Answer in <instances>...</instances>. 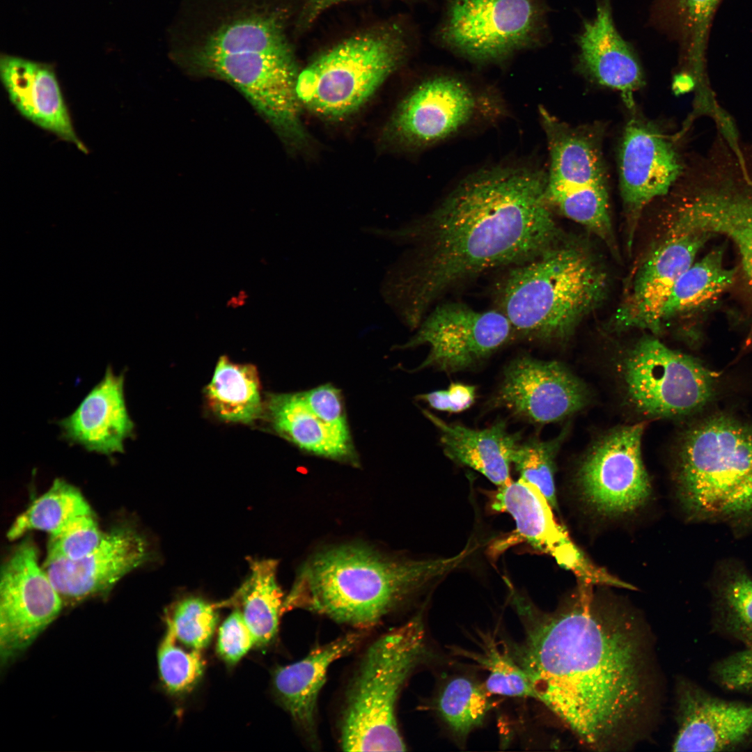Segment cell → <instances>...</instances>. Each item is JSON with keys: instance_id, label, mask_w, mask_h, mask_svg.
I'll return each instance as SVG.
<instances>
[{"instance_id": "obj_1", "label": "cell", "mask_w": 752, "mask_h": 752, "mask_svg": "<svg viewBox=\"0 0 752 752\" xmlns=\"http://www.w3.org/2000/svg\"><path fill=\"white\" fill-rule=\"evenodd\" d=\"M580 588L528 631L520 664L535 698L586 746L625 749L652 719L659 680L651 636L636 615Z\"/></svg>"}, {"instance_id": "obj_2", "label": "cell", "mask_w": 752, "mask_h": 752, "mask_svg": "<svg viewBox=\"0 0 752 752\" xmlns=\"http://www.w3.org/2000/svg\"><path fill=\"white\" fill-rule=\"evenodd\" d=\"M547 174L495 166L462 179L423 227L415 318L437 298L483 273L528 261L559 242Z\"/></svg>"}, {"instance_id": "obj_3", "label": "cell", "mask_w": 752, "mask_h": 752, "mask_svg": "<svg viewBox=\"0 0 752 752\" xmlns=\"http://www.w3.org/2000/svg\"><path fill=\"white\" fill-rule=\"evenodd\" d=\"M469 547L444 558L386 556L343 545L317 553L299 569L284 609L304 608L356 627L374 625L469 557Z\"/></svg>"}, {"instance_id": "obj_4", "label": "cell", "mask_w": 752, "mask_h": 752, "mask_svg": "<svg viewBox=\"0 0 752 752\" xmlns=\"http://www.w3.org/2000/svg\"><path fill=\"white\" fill-rule=\"evenodd\" d=\"M606 274L584 251L559 242L510 267L498 288V308L514 334L563 340L603 300Z\"/></svg>"}, {"instance_id": "obj_5", "label": "cell", "mask_w": 752, "mask_h": 752, "mask_svg": "<svg viewBox=\"0 0 752 752\" xmlns=\"http://www.w3.org/2000/svg\"><path fill=\"white\" fill-rule=\"evenodd\" d=\"M204 4L173 42V57L189 72L220 79L236 70L295 61L285 12L269 0Z\"/></svg>"}, {"instance_id": "obj_6", "label": "cell", "mask_w": 752, "mask_h": 752, "mask_svg": "<svg viewBox=\"0 0 752 752\" xmlns=\"http://www.w3.org/2000/svg\"><path fill=\"white\" fill-rule=\"evenodd\" d=\"M677 485L692 517L751 522L752 427L717 416L691 428L680 448Z\"/></svg>"}, {"instance_id": "obj_7", "label": "cell", "mask_w": 752, "mask_h": 752, "mask_svg": "<svg viewBox=\"0 0 752 752\" xmlns=\"http://www.w3.org/2000/svg\"><path fill=\"white\" fill-rule=\"evenodd\" d=\"M427 652L423 613L389 631L366 650L347 691L340 726L347 751H404L395 706L407 677Z\"/></svg>"}, {"instance_id": "obj_8", "label": "cell", "mask_w": 752, "mask_h": 752, "mask_svg": "<svg viewBox=\"0 0 752 752\" xmlns=\"http://www.w3.org/2000/svg\"><path fill=\"white\" fill-rule=\"evenodd\" d=\"M407 42L393 26L352 36L324 52L298 75L301 106L327 118L352 114L365 104L405 58Z\"/></svg>"}, {"instance_id": "obj_9", "label": "cell", "mask_w": 752, "mask_h": 752, "mask_svg": "<svg viewBox=\"0 0 752 752\" xmlns=\"http://www.w3.org/2000/svg\"><path fill=\"white\" fill-rule=\"evenodd\" d=\"M546 17L544 0H446L435 36L469 61L497 63L542 45Z\"/></svg>"}, {"instance_id": "obj_10", "label": "cell", "mask_w": 752, "mask_h": 752, "mask_svg": "<svg viewBox=\"0 0 752 752\" xmlns=\"http://www.w3.org/2000/svg\"><path fill=\"white\" fill-rule=\"evenodd\" d=\"M540 113L549 150L546 194L549 204L603 240H611L607 177L596 134Z\"/></svg>"}, {"instance_id": "obj_11", "label": "cell", "mask_w": 752, "mask_h": 752, "mask_svg": "<svg viewBox=\"0 0 752 752\" xmlns=\"http://www.w3.org/2000/svg\"><path fill=\"white\" fill-rule=\"evenodd\" d=\"M622 375L629 400L650 416L690 414L706 404L714 391L705 367L652 337L641 339L627 354Z\"/></svg>"}, {"instance_id": "obj_12", "label": "cell", "mask_w": 752, "mask_h": 752, "mask_svg": "<svg viewBox=\"0 0 752 752\" xmlns=\"http://www.w3.org/2000/svg\"><path fill=\"white\" fill-rule=\"evenodd\" d=\"M0 657L6 662L29 646L60 613L63 602L25 539L7 558L0 578Z\"/></svg>"}, {"instance_id": "obj_13", "label": "cell", "mask_w": 752, "mask_h": 752, "mask_svg": "<svg viewBox=\"0 0 752 752\" xmlns=\"http://www.w3.org/2000/svg\"><path fill=\"white\" fill-rule=\"evenodd\" d=\"M513 335L508 319L500 310L480 311L448 302L433 310L405 347L430 345L429 354L417 370L434 368L454 373L485 361Z\"/></svg>"}, {"instance_id": "obj_14", "label": "cell", "mask_w": 752, "mask_h": 752, "mask_svg": "<svg viewBox=\"0 0 752 752\" xmlns=\"http://www.w3.org/2000/svg\"><path fill=\"white\" fill-rule=\"evenodd\" d=\"M643 423L613 430L588 453L578 471L585 500L605 515H620L643 505L651 492L641 455Z\"/></svg>"}, {"instance_id": "obj_15", "label": "cell", "mask_w": 752, "mask_h": 752, "mask_svg": "<svg viewBox=\"0 0 752 752\" xmlns=\"http://www.w3.org/2000/svg\"><path fill=\"white\" fill-rule=\"evenodd\" d=\"M490 508L513 518L515 530L510 535L509 542L522 541L534 550L551 556L583 583L634 589L596 565L584 554L566 528L557 522L543 494L533 484L519 478L498 487L490 498Z\"/></svg>"}, {"instance_id": "obj_16", "label": "cell", "mask_w": 752, "mask_h": 752, "mask_svg": "<svg viewBox=\"0 0 752 752\" xmlns=\"http://www.w3.org/2000/svg\"><path fill=\"white\" fill-rule=\"evenodd\" d=\"M468 82L441 74L422 81L401 102L390 130L400 143L423 147L467 127L490 106Z\"/></svg>"}, {"instance_id": "obj_17", "label": "cell", "mask_w": 752, "mask_h": 752, "mask_svg": "<svg viewBox=\"0 0 752 752\" xmlns=\"http://www.w3.org/2000/svg\"><path fill=\"white\" fill-rule=\"evenodd\" d=\"M588 398L585 385L561 363L522 355L505 368L492 403L530 422L546 424L581 410Z\"/></svg>"}, {"instance_id": "obj_18", "label": "cell", "mask_w": 752, "mask_h": 752, "mask_svg": "<svg viewBox=\"0 0 752 752\" xmlns=\"http://www.w3.org/2000/svg\"><path fill=\"white\" fill-rule=\"evenodd\" d=\"M146 540L133 527L122 525L104 534L100 545L77 560L46 558L43 569L63 604L105 593L150 557Z\"/></svg>"}, {"instance_id": "obj_19", "label": "cell", "mask_w": 752, "mask_h": 752, "mask_svg": "<svg viewBox=\"0 0 752 752\" xmlns=\"http://www.w3.org/2000/svg\"><path fill=\"white\" fill-rule=\"evenodd\" d=\"M682 166L671 142L652 124L632 118L626 125L620 150L621 197L630 224L656 198L666 194Z\"/></svg>"}, {"instance_id": "obj_20", "label": "cell", "mask_w": 752, "mask_h": 752, "mask_svg": "<svg viewBox=\"0 0 752 752\" xmlns=\"http://www.w3.org/2000/svg\"><path fill=\"white\" fill-rule=\"evenodd\" d=\"M710 234L668 235L647 258L613 320L616 329L658 333L664 306L679 278L694 263Z\"/></svg>"}, {"instance_id": "obj_21", "label": "cell", "mask_w": 752, "mask_h": 752, "mask_svg": "<svg viewBox=\"0 0 752 752\" xmlns=\"http://www.w3.org/2000/svg\"><path fill=\"white\" fill-rule=\"evenodd\" d=\"M674 751H726L752 735V704L709 694L687 680L677 687Z\"/></svg>"}, {"instance_id": "obj_22", "label": "cell", "mask_w": 752, "mask_h": 752, "mask_svg": "<svg viewBox=\"0 0 752 752\" xmlns=\"http://www.w3.org/2000/svg\"><path fill=\"white\" fill-rule=\"evenodd\" d=\"M0 76L9 100L24 118L88 153L75 130L51 64L1 54Z\"/></svg>"}, {"instance_id": "obj_23", "label": "cell", "mask_w": 752, "mask_h": 752, "mask_svg": "<svg viewBox=\"0 0 752 752\" xmlns=\"http://www.w3.org/2000/svg\"><path fill=\"white\" fill-rule=\"evenodd\" d=\"M124 374L107 367L102 379L76 409L58 422L62 437L89 452L111 455L123 453L134 423L126 405Z\"/></svg>"}, {"instance_id": "obj_24", "label": "cell", "mask_w": 752, "mask_h": 752, "mask_svg": "<svg viewBox=\"0 0 752 752\" xmlns=\"http://www.w3.org/2000/svg\"><path fill=\"white\" fill-rule=\"evenodd\" d=\"M577 42L581 69L597 83L618 91L632 108L634 93L643 84V73L631 47L616 29L611 0L600 1Z\"/></svg>"}, {"instance_id": "obj_25", "label": "cell", "mask_w": 752, "mask_h": 752, "mask_svg": "<svg viewBox=\"0 0 752 752\" xmlns=\"http://www.w3.org/2000/svg\"><path fill=\"white\" fill-rule=\"evenodd\" d=\"M668 235L720 233L737 246L752 286V195L728 185L704 189L682 205Z\"/></svg>"}, {"instance_id": "obj_26", "label": "cell", "mask_w": 752, "mask_h": 752, "mask_svg": "<svg viewBox=\"0 0 752 752\" xmlns=\"http://www.w3.org/2000/svg\"><path fill=\"white\" fill-rule=\"evenodd\" d=\"M362 637L360 632H350L316 647L302 659L275 671L274 684L281 702L308 737L316 735L318 698L329 666L351 652Z\"/></svg>"}, {"instance_id": "obj_27", "label": "cell", "mask_w": 752, "mask_h": 752, "mask_svg": "<svg viewBox=\"0 0 752 752\" xmlns=\"http://www.w3.org/2000/svg\"><path fill=\"white\" fill-rule=\"evenodd\" d=\"M423 412L438 429L448 458L476 470L498 487L512 481L510 464L520 435L510 432L504 421L483 429H473L447 423L428 411Z\"/></svg>"}, {"instance_id": "obj_28", "label": "cell", "mask_w": 752, "mask_h": 752, "mask_svg": "<svg viewBox=\"0 0 752 752\" xmlns=\"http://www.w3.org/2000/svg\"><path fill=\"white\" fill-rule=\"evenodd\" d=\"M274 430L300 449L329 459L359 463L350 435L323 422L306 405L301 392L273 394L267 405Z\"/></svg>"}, {"instance_id": "obj_29", "label": "cell", "mask_w": 752, "mask_h": 752, "mask_svg": "<svg viewBox=\"0 0 752 752\" xmlns=\"http://www.w3.org/2000/svg\"><path fill=\"white\" fill-rule=\"evenodd\" d=\"M249 574L225 604H237L251 629L255 644L265 645L276 636L283 611L282 591L274 559H249Z\"/></svg>"}, {"instance_id": "obj_30", "label": "cell", "mask_w": 752, "mask_h": 752, "mask_svg": "<svg viewBox=\"0 0 752 752\" xmlns=\"http://www.w3.org/2000/svg\"><path fill=\"white\" fill-rule=\"evenodd\" d=\"M206 395L213 412L224 421L250 423L263 411L256 368L233 363L226 357L219 359Z\"/></svg>"}, {"instance_id": "obj_31", "label": "cell", "mask_w": 752, "mask_h": 752, "mask_svg": "<svg viewBox=\"0 0 752 752\" xmlns=\"http://www.w3.org/2000/svg\"><path fill=\"white\" fill-rule=\"evenodd\" d=\"M712 590L716 625L752 648V577L741 564L724 563L715 575Z\"/></svg>"}, {"instance_id": "obj_32", "label": "cell", "mask_w": 752, "mask_h": 752, "mask_svg": "<svg viewBox=\"0 0 752 752\" xmlns=\"http://www.w3.org/2000/svg\"><path fill=\"white\" fill-rule=\"evenodd\" d=\"M89 513H93L91 508L80 491L64 480L56 479L45 494L15 519L7 537L14 540L31 530L43 531L53 536L75 517Z\"/></svg>"}, {"instance_id": "obj_33", "label": "cell", "mask_w": 752, "mask_h": 752, "mask_svg": "<svg viewBox=\"0 0 752 752\" xmlns=\"http://www.w3.org/2000/svg\"><path fill=\"white\" fill-rule=\"evenodd\" d=\"M735 270L724 267L723 251H710L679 278L663 310L666 320L695 309L719 295L733 282Z\"/></svg>"}, {"instance_id": "obj_34", "label": "cell", "mask_w": 752, "mask_h": 752, "mask_svg": "<svg viewBox=\"0 0 752 752\" xmlns=\"http://www.w3.org/2000/svg\"><path fill=\"white\" fill-rule=\"evenodd\" d=\"M485 686L465 677L451 679L440 691L437 709L440 717L459 738L481 725L491 707Z\"/></svg>"}, {"instance_id": "obj_35", "label": "cell", "mask_w": 752, "mask_h": 752, "mask_svg": "<svg viewBox=\"0 0 752 752\" xmlns=\"http://www.w3.org/2000/svg\"><path fill=\"white\" fill-rule=\"evenodd\" d=\"M565 433L549 440L533 437L519 442L514 451L512 464L519 478L536 486L551 508L558 509L554 483L555 460Z\"/></svg>"}, {"instance_id": "obj_36", "label": "cell", "mask_w": 752, "mask_h": 752, "mask_svg": "<svg viewBox=\"0 0 752 752\" xmlns=\"http://www.w3.org/2000/svg\"><path fill=\"white\" fill-rule=\"evenodd\" d=\"M215 604L196 596L184 597L167 610L166 625L177 640L200 650L209 643L217 625Z\"/></svg>"}, {"instance_id": "obj_37", "label": "cell", "mask_w": 752, "mask_h": 752, "mask_svg": "<svg viewBox=\"0 0 752 752\" xmlns=\"http://www.w3.org/2000/svg\"><path fill=\"white\" fill-rule=\"evenodd\" d=\"M721 0H672L691 73L701 74L707 35Z\"/></svg>"}, {"instance_id": "obj_38", "label": "cell", "mask_w": 752, "mask_h": 752, "mask_svg": "<svg viewBox=\"0 0 752 752\" xmlns=\"http://www.w3.org/2000/svg\"><path fill=\"white\" fill-rule=\"evenodd\" d=\"M469 657L487 671L484 686L489 694L535 698L528 673L507 653L501 652L490 640L485 644L482 654L472 653Z\"/></svg>"}, {"instance_id": "obj_39", "label": "cell", "mask_w": 752, "mask_h": 752, "mask_svg": "<svg viewBox=\"0 0 752 752\" xmlns=\"http://www.w3.org/2000/svg\"><path fill=\"white\" fill-rule=\"evenodd\" d=\"M166 629L157 655L161 679L172 693L188 691L203 674L204 663L200 650L189 652L177 646L173 632Z\"/></svg>"}, {"instance_id": "obj_40", "label": "cell", "mask_w": 752, "mask_h": 752, "mask_svg": "<svg viewBox=\"0 0 752 752\" xmlns=\"http://www.w3.org/2000/svg\"><path fill=\"white\" fill-rule=\"evenodd\" d=\"M104 534L93 513L79 515L58 534L50 536L47 558L69 560L83 558L100 545Z\"/></svg>"}, {"instance_id": "obj_41", "label": "cell", "mask_w": 752, "mask_h": 752, "mask_svg": "<svg viewBox=\"0 0 752 752\" xmlns=\"http://www.w3.org/2000/svg\"><path fill=\"white\" fill-rule=\"evenodd\" d=\"M301 393L308 407L323 422L343 434L350 435L339 389L326 384Z\"/></svg>"}, {"instance_id": "obj_42", "label": "cell", "mask_w": 752, "mask_h": 752, "mask_svg": "<svg viewBox=\"0 0 752 752\" xmlns=\"http://www.w3.org/2000/svg\"><path fill=\"white\" fill-rule=\"evenodd\" d=\"M712 674L726 689L752 694V648L721 659L714 665Z\"/></svg>"}, {"instance_id": "obj_43", "label": "cell", "mask_w": 752, "mask_h": 752, "mask_svg": "<svg viewBox=\"0 0 752 752\" xmlns=\"http://www.w3.org/2000/svg\"><path fill=\"white\" fill-rule=\"evenodd\" d=\"M255 644L253 635L240 610L235 609L219 628L217 649L229 663L238 661Z\"/></svg>"}, {"instance_id": "obj_44", "label": "cell", "mask_w": 752, "mask_h": 752, "mask_svg": "<svg viewBox=\"0 0 752 752\" xmlns=\"http://www.w3.org/2000/svg\"><path fill=\"white\" fill-rule=\"evenodd\" d=\"M476 396L475 386L452 382L446 389L418 395L416 399L427 403L437 411L460 413L471 407Z\"/></svg>"}, {"instance_id": "obj_45", "label": "cell", "mask_w": 752, "mask_h": 752, "mask_svg": "<svg viewBox=\"0 0 752 752\" xmlns=\"http://www.w3.org/2000/svg\"><path fill=\"white\" fill-rule=\"evenodd\" d=\"M345 1L347 0H308L306 17L310 22L330 6Z\"/></svg>"}, {"instance_id": "obj_46", "label": "cell", "mask_w": 752, "mask_h": 752, "mask_svg": "<svg viewBox=\"0 0 752 752\" xmlns=\"http://www.w3.org/2000/svg\"><path fill=\"white\" fill-rule=\"evenodd\" d=\"M249 298L247 292L244 290H240L237 295L231 296L226 301V306L231 308H237L244 306L246 300Z\"/></svg>"}]
</instances>
